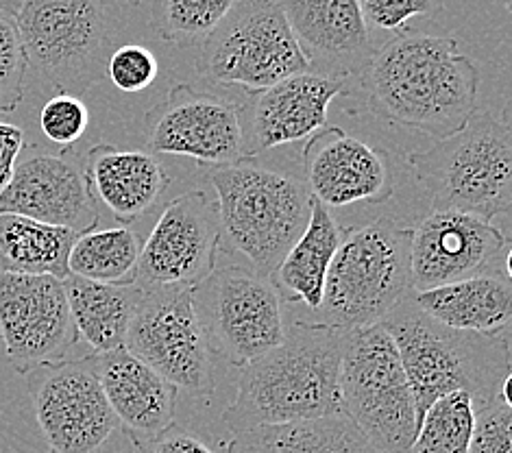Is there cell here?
Masks as SVG:
<instances>
[{"label":"cell","mask_w":512,"mask_h":453,"mask_svg":"<svg viewBox=\"0 0 512 453\" xmlns=\"http://www.w3.org/2000/svg\"><path fill=\"white\" fill-rule=\"evenodd\" d=\"M360 79L375 116L438 142L478 112L480 72L449 35L401 31L373 53Z\"/></svg>","instance_id":"1"},{"label":"cell","mask_w":512,"mask_h":453,"mask_svg":"<svg viewBox=\"0 0 512 453\" xmlns=\"http://www.w3.org/2000/svg\"><path fill=\"white\" fill-rule=\"evenodd\" d=\"M349 332L323 323H295L284 340L242 369L223 410L231 434L343 414L340 364Z\"/></svg>","instance_id":"2"},{"label":"cell","mask_w":512,"mask_h":453,"mask_svg":"<svg viewBox=\"0 0 512 453\" xmlns=\"http://www.w3.org/2000/svg\"><path fill=\"white\" fill-rule=\"evenodd\" d=\"M393 336L417 412V432L438 399L467 393L473 408L510 403L508 332L471 334L432 321L412 301V292L380 323Z\"/></svg>","instance_id":"3"},{"label":"cell","mask_w":512,"mask_h":453,"mask_svg":"<svg viewBox=\"0 0 512 453\" xmlns=\"http://www.w3.org/2000/svg\"><path fill=\"white\" fill-rule=\"evenodd\" d=\"M221 247L249 262V271L271 279L279 262L308 227L312 197L303 181L253 162L214 168Z\"/></svg>","instance_id":"4"},{"label":"cell","mask_w":512,"mask_h":453,"mask_svg":"<svg viewBox=\"0 0 512 453\" xmlns=\"http://www.w3.org/2000/svg\"><path fill=\"white\" fill-rule=\"evenodd\" d=\"M408 164L430 192L434 212H458L484 223L510 212V127L491 114L475 112L454 136L410 153Z\"/></svg>","instance_id":"5"},{"label":"cell","mask_w":512,"mask_h":453,"mask_svg":"<svg viewBox=\"0 0 512 453\" xmlns=\"http://www.w3.org/2000/svg\"><path fill=\"white\" fill-rule=\"evenodd\" d=\"M410 242L412 227L388 218L345 229L327 271L319 323L343 332L380 325L412 292Z\"/></svg>","instance_id":"6"},{"label":"cell","mask_w":512,"mask_h":453,"mask_svg":"<svg viewBox=\"0 0 512 453\" xmlns=\"http://www.w3.org/2000/svg\"><path fill=\"white\" fill-rule=\"evenodd\" d=\"M14 16L27 64L59 92L88 90L105 79L112 7L99 0H27Z\"/></svg>","instance_id":"7"},{"label":"cell","mask_w":512,"mask_h":453,"mask_svg":"<svg viewBox=\"0 0 512 453\" xmlns=\"http://www.w3.org/2000/svg\"><path fill=\"white\" fill-rule=\"evenodd\" d=\"M338 384L340 410L377 451H410L417 412L395 340L382 325L349 332Z\"/></svg>","instance_id":"8"},{"label":"cell","mask_w":512,"mask_h":453,"mask_svg":"<svg viewBox=\"0 0 512 453\" xmlns=\"http://www.w3.org/2000/svg\"><path fill=\"white\" fill-rule=\"evenodd\" d=\"M197 66L205 81L238 85L251 94L310 72L282 3L271 0H234L221 24L201 44Z\"/></svg>","instance_id":"9"},{"label":"cell","mask_w":512,"mask_h":453,"mask_svg":"<svg viewBox=\"0 0 512 453\" xmlns=\"http://www.w3.org/2000/svg\"><path fill=\"white\" fill-rule=\"evenodd\" d=\"M190 292L207 345L229 364L245 369L284 340L282 295L271 279L227 266Z\"/></svg>","instance_id":"10"},{"label":"cell","mask_w":512,"mask_h":453,"mask_svg":"<svg viewBox=\"0 0 512 453\" xmlns=\"http://www.w3.org/2000/svg\"><path fill=\"white\" fill-rule=\"evenodd\" d=\"M125 349L190 397H214V353L207 345L190 290L142 292Z\"/></svg>","instance_id":"11"},{"label":"cell","mask_w":512,"mask_h":453,"mask_svg":"<svg viewBox=\"0 0 512 453\" xmlns=\"http://www.w3.org/2000/svg\"><path fill=\"white\" fill-rule=\"evenodd\" d=\"M221 223L216 199L194 190L170 201L140 247L136 284L142 292L192 290L216 271Z\"/></svg>","instance_id":"12"},{"label":"cell","mask_w":512,"mask_h":453,"mask_svg":"<svg viewBox=\"0 0 512 453\" xmlns=\"http://www.w3.org/2000/svg\"><path fill=\"white\" fill-rule=\"evenodd\" d=\"M27 377L48 453H99L118 427L92 358L33 369Z\"/></svg>","instance_id":"13"},{"label":"cell","mask_w":512,"mask_h":453,"mask_svg":"<svg viewBox=\"0 0 512 453\" xmlns=\"http://www.w3.org/2000/svg\"><path fill=\"white\" fill-rule=\"evenodd\" d=\"M0 338L20 375L64 362L79 340L64 281L0 273Z\"/></svg>","instance_id":"14"},{"label":"cell","mask_w":512,"mask_h":453,"mask_svg":"<svg viewBox=\"0 0 512 453\" xmlns=\"http://www.w3.org/2000/svg\"><path fill=\"white\" fill-rule=\"evenodd\" d=\"M144 136L153 153L190 157L214 168L247 159L240 107L190 85H175L146 112Z\"/></svg>","instance_id":"15"},{"label":"cell","mask_w":512,"mask_h":453,"mask_svg":"<svg viewBox=\"0 0 512 453\" xmlns=\"http://www.w3.org/2000/svg\"><path fill=\"white\" fill-rule=\"evenodd\" d=\"M499 255H508L502 231L480 218L458 212H432L412 229V292H428L495 271Z\"/></svg>","instance_id":"16"},{"label":"cell","mask_w":512,"mask_h":453,"mask_svg":"<svg viewBox=\"0 0 512 453\" xmlns=\"http://www.w3.org/2000/svg\"><path fill=\"white\" fill-rule=\"evenodd\" d=\"M303 186L323 207L380 205L393 197L395 175L386 151L323 127L303 146Z\"/></svg>","instance_id":"17"},{"label":"cell","mask_w":512,"mask_h":453,"mask_svg":"<svg viewBox=\"0 0 512 453\" xmlns=\"http://www.w3.org/2000/svg\"><path fill=\"white\" fill-rule=\"evenodd\" d=\"M0 214H14L51 227L88 234L99 225L83 166L66 155H29L18 159L9 186L0 194Z\"/></svg>","instance_id":"18"},{"label":"cell","mask_w":512,"mask_h":453,"mask_svg":"<svg viewBox=\"0 0 512 453\" xmlns=\"http://www.w3.org/2000/svg\"><path fill=\"white\" fill-rule=\"evenodd\" d=\"M340 94H345L343 79L314 72H299L253 94L249 105L240 109L247 157L310 138L325 127L327 109Z\"/></svg>","instance_id":"19"},{"label":"cell","mask_w":512,"mask_h":453,"mask_svg":"<svg viewBox=\"0 0 512 453\" xmlns=\"http://www.w3.org/2000/svg\"><path fill=\"white\" fill-rule=\"evenodd\" d=\"M282 9L314 75L343 79L371 61V29L356 0H290Z\"/></svg>","instance_id":"20"},{"label":"cell","mask_w":512,"mask_h":453,"mask_svg":"<svg viewBox=\"0 0 512 453\" xmlns=\"http://www.w3.org/2000/svg\"><path fill=\"white\" fill-rule=\"evenodd\" d=\"M105 399L133 443L144 445L175 425L179 390L125 347L90 355Z\"/></svg>","instance_id":"21"},{"label":"cell","mask_w":512,"mask_h":453,"mask_svg":"<svg viewBox=\"0 0 512 453\" xmlns=\"http://www.w3.org/2000/svg\"><path fill=\"white\" fill-rule=\"evenodd\" d=\"M83 173L96 205L103 203L125 227L149 212L170 186V175L157 157L105 142L88 151Z\"/></svg>","instance_id":"22"},{"label":"cell","mask_w":512,"mask_h":453,"mask_svg":"<svg viewBox=\"0 0 512 453\" xmlns=\"http://www.w3.org/2000/svg\"><path fill=\"white\" fill-rule=\"evenodd\" d=\"M412 301L432 321L458 332L502 334L508 332L512 318L510 275L497 268L419 295L412 292Z\"/></svg>","instance_id":"23"},{"label":"cell","mask_w":512,"mask_h":453,"mask_svg":"<svg viewBox=\"0 0 512 453\" xmlns=\"http://www.w3.org/2000/svg\"><path fill=\"white\" fill-rule=\"evenodd\" d=\"M227 453H380L345 414L262 425L231 436Z\"/></svg>","instance_id":"24"},{"label":"cell","mask_w":512,"mask_h":453,"mask_svg":"<svg viewBox=\"0 0 512 453\" xmlns=\"http://www.w3.org/2000/svg\"><path fill=\"white\" fill-rule=\"evenodd\" d=\"M343 234L345 229L336 223L332 212L312 199V214L306 231L271 277L282 299L286 295L290 301H301L310 310H319L327 271L343 242Z\"/></svg>","instance_id":"25"},{"label":"cell","mask_w":512,"mask_h":453,"mask_svg":"<svg viewBox=\"0 0 512 453\" xmlns=\"http://www.w3.org/2000/svg\"><path fill=\"white\" fill-rule=\"evenodd\" d=\"M64 290L77 334L94 349V355L125 347L131 316L142 297L136 284L107 286L70 275L64 279Z\"/></svg>","instance_id":"26"},{"label":"cell","mask_w":512,"mask_h":453,"mask_svg":"<svg viewBox=\"0 0 512 453\" xmlns=\"http://www.w3.org/2000/svg\"><path fill=\"white\" fill-rule=\"evenodd\" d=\"M77 236L70 229L0 214V273L64 281L70 277L68 255Z\"/></svg>","instance_id":"27"},{"label":"cell","mask_w":512,"mask_h":453,"mask_svg":"<svg viewBox=\"0 0 512 453\" xmlns=\"http://www.w3.org/2000/svg\"><path fill=\"white\" fill-rule=\"evenodd\" d=\"M140 240L129 227L92 229L77 236L68 255V271L85 281L129 286L136 281Z\"/></svg>","instance_id":"28"},{"label":"cell","mask_w":512,"mask_h":453,"mask_svg":"<svg viewBox=\"0 0 512 453\" xmlns=\"http://www.w3.org/2000/svg\"><path fill=\"white\" fill-rule=\"evenodd\" d=\"M475 421L467 393H451L425 412L408 453H469Z\"/></svg>","instance_id":"29"},{"label":"cell","mask_w":512,"mask_h":453,"mask_svg":"<svg viewBox=\"0 0 512 453\" xmlns=\"http://www.w3.org/2000/svg\"><path fill=\"white\" fill-rule=\"evenodd\" d=\"M234 0H166L157 16L162 38L175 46L203 44L221 24Z\"/></svg>","instance_id":"30"},{"label":"cell","mask_w":512,"mask_h":453,"mask_svg":"<svg viewBox=\"0 0 512 453\" xmlns=\"http://www.w3.org/2000/svg\"><path fill=\"white\" fill-rule=\"evenodd\" d=\"M27 70L14 7L0 5V116L16 112L22 103Z\"/></svg>","instance_id":"31"},{"label":"cell","mask_w":512,"mask_h":453,"mask_svg":"<svg viewBox=\"0 0 512 453\" xmlns=\"http://www.w3.org/2000/svg\"><path fill=\"white\" fill-rule=\"evenodd\" d=\"M40 127L51 142L72 146L90 127V109L85 107L79 96L59 92L42 107Z\"/></svg>","instance_id":"32"},{"label":"cell","mask_w":512,"mask_h":453,"mask_svg":"<svg viewBox=\"0 0 512 453\" xmlns=\"http://www.w3.org/2000/svg\"><path fill=\"white\" fill-rule=\"evenodd\" d=\"M157 75H160L157 57L153 51L140 44L118 46L114 53H109L105 64V77L112 79L120 92L129 94L149 88Z\"/></svg>","instance_id":"33"},{"label":"cell","mask_w":512,"mask_h":453,"mask_svg":"<svg viewBox=\"0 0 512 453\" xmlns=\"http://www.w3.org/2000/svg\"><path fill=\"white\" fill-rule=\"evenodd\" d=\"M512 410L510 403L497 399L475 410L469 453H512Z\"/></svg>","instance_id":"34"},{"label":"cell","mask_w":512,"mask_h":453,"mask_svg":"<svg viewBox=\"0 0 512 453\" xmlns=\"http://www.w3.org/2000/svg\"><path fill=\"white\" fill-rule=\"evenodd\" d=\"M360 14L367 27L382 31H404V24L412 18L428 14L434 9L425 0H360Z\"/></svg>","instance_id":"35"},{"label":"cell","mask_w":512,"mask_h":453,"mask_svg":"<svg viewBox=\"0 0 512 453\" xmlns=\"http://www.w3.org/2000/svg\"><path fill=\"white\" fill-rule=\"evenodd\" d=\"M140 453H216L212 447H207L199 436H194L188 430L173 425L164 434L149 440V443L138 445Z\"/></svg>","instance_id":"36"},{"label":"cell","mask_w":512,"mask_h":453,"mask_svg":"<svg viewBox=\"0 0 512 453\" xmlns=\"http://www.w3.org/2000/svg\"><path fill=\"white\" fill-rule=\"evenodd\" d=\"M24 146V133L11 122L0 120V194L9 186Z\"/></svg>","instance_id":"37"}]
</instances>
